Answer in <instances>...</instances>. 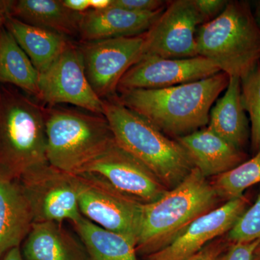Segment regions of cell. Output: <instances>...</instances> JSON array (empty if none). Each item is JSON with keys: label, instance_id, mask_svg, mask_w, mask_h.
<instances>
[{"label": "cell", "instance_id": "cell-2", "mask_svg": "<svg viewBox=\"0 0 260 260\" xmlns=\"http://www.w3.org/2000/svg\"><path fill=\"white\" fill-rule=\"evenodd\" d=\"M103 115L117 144L144 164L167 189L177 186L194 169L177 140L123 105L117 95L103 100Z\"/></svg>", "mask_w": 260, "mask_h": 260}, {"label": "cell", "instance_id": "cell-7", "mask_svg": "<svg viewBox=\"0 0 260 260\" xmlns=\"http://www.w3.org/2000/svg\"><path fill=\"white\" fill-rule=\"evenodd\" d=\"M31 210L34 223L70 220L74 223L80 213L78 175L44 164L18 179Z\"/></svg>", "mask_w": 260, "mask_h": 260}, {"label": "cell", "instance_id": "cell-11", "mask_svg": "<svg viewBox=\"0 0 260 260\" xmlns=\"http://www.w3.org/2000/svg\"><path fill=\"white\" fill-rule=\"evenodd\" d=\"M82 174L109 184L142 204L153 203L169 190L144 164L119 146L116 140L84 168L79 174Z\"/></svg>", "mask_w": 260, "mask_h": 260}, {"label": "cell", "instance_id": "cell-26", "mask_svg": "<svg viewBox=\"0 0 260 260\" xmlns=\"http://www.w3.org/2000/svg\"><path fill=\"white\" fill-rule=\"evenodd\" d=\"M232 243L260 240V192L255 203L246 209L227 234Z\"/></svg>", "mask_w": 260, "mask_h": 260}, {"label": "cell", "instance_id": "cell-16", "mask_svg": "<svg viewBox=\"0 0 260 260\" xmlns=\"http://www.w3.org/2000/svg\"><path fill=\"white\" fill-rule=\"evenodd\" d=\"M0 171V259L28 237L34 218L21 184Z\"/></svg>", "mask_w": 260, "mask_h": 260}, {"label": "cell", "instance_id": "cell-5", "mask_svg": "<svg viewBox=\"0 0 260 260\" xmlns=\"http://www.w3.org/2000/svg\"><path fill=\"white\" fill-rule=\"evenodd\" d=\"M196 47L198 56L229 77L245 76L260 61V29L249 3L228 2L220 15L198 28Z\"/></svg>", "mask_w": 260, "mask_h": 260}, {"label": "cell", "instance_id": "cell-31", "mask_svg": "<svg viewBox=\"0 0 260 260\" xmlns=\"http://www.w3.org/2000/svg\"><path fill=\"white\" fill-rule=\"evenodd\" d=\"M62 3L67 8L78 13H85L90 8L88 0H63Z\"/></svg>", "mask_w": 260, "mask_h": 260}, {"label": "cell", "instance_id": "cell-32", "mask_svg": "<svg viewBox=\"0 0 260 260\" xmlns=\"http://www.w3.org/2000/svg\"><path fill=\"white\" fill-rule=\"evenodd\" d=\"M88 2L91 10H101L109 8L112 0H88Z\"/></svg>", "mask_w": 260, "mask_h": 260}, {"label": "cell", "instance_id": "cell-6", "mask_svg": "<svg viewBox=\"0 0 260 260\" xmlns=\"http://www.w3.org/2000/svg\"><path fill=\"white\" fill-rule=\"evenodd\" d=\"M46 135L48 162L75 175L115 140L103 114L58 106L46 108Z\"/></svg>", "mask_w": 260, "mask_h": 260}, {"label": "cell", "instance_id": "cell-14", "mask_svg": "<svg viewBox=\"0 0 260 260\" xmlns=\"http://www.w3.org/2000/svg\"><path fill=\"white\" fill-rule=\"evenodd\" d=\"M243 195L201 215L189 223L169 245L147 256V260H186L215 239L228 234L247 209Z\"/></svg>", "mask_w": 260, "mask_h": 260}, {"label": "cell", "instance_id": "cell-34", "mask_svg": "<svg viewBox=\"0 0 260 260\" xmlns=\"http://www.w3.org/2000/svg\"><path fill=\"white\" fill-rule=\"evenodd\" d=\"M251 260H260V242L254 251L252 259Z\"/></svg>", "mask_w": 260, "mask_h": 260}, {"label": "cell", "instance_id": "cell-3", "mask_svg": "<svg viewBox=\"0 0 260 260\" xmlns=\"http://www.w3.org/2000/svg\"><path fill=\"white\" fill-rule=\"evenodd\" d=\"M36 99L0 83V171L16 179L48 164L46 108Z\"/></svg>", "mask_w": 260, "mask_h": 260}, {"label": "cell", "instance_id": "cell-15", "mask_svg": "<svg viewBox=\"0 0 260 260\" xmlns=\"http://www.w3.org/2000/svg\"><path fill=\"white\" fill-rule=\"evenodd\" d=\"M164 9L143 13L112 6L88 10L82 14L79 36L82 42H88L142 35L148 31Z\"/></svg>", "mask_w": 260, "mask_h": 260}, {"label": "cell", "instance_id": "cell-4", "mask_svg": "<svg viewBox=\"0 0 260 260\" xmlns=\"http://www.w3.org/2000/svg\"><path fill=\"white\" fill-rule=\"evenodd\" d=\"M220 200L197 168L161 198L144 204L136 251L147 256L164 249L189 223L215 209Z\"/></svg>", "mask_w": 260, "mask_h": 260}, {"label": "cell", "instance_id": "cell-23", "mask_svg": "<svg viewBox=\"0 0 260 260\" xmlns=\"http://www.w3.org/2000/svg\"><path fill=\"white\" fill-rule=\"evenodd\" d=\"M88 260H138L134 242L82 216L73 223Z\"/></svg>", "mask_w": 260, "mask_h": 260}, {"label": "cell", "instance_id": "cell-19", "mask_svg": "<svg viewBox=\"0 0 260 260\" xmlns=\"http://www.w3.org/2000/svg\"><path fill=\"white\" fill-rule=\"evenodd\" d=\"M22 254L24 260H88L83 243L54 221L32 223Z\"/></svg>", "mask_w": 260, "mask_h": 260}, {"label": "cell", "instance_id": "cell-17", "mask_svg": "<svg viewBox=\"0 0 260 260\" xmlns=\"http://www.w3.org/2000/svg\"><path fill=\"white\" fill-rule=\"evenodd\" d=\"M191 161L204 177H217L232 170L245 159V154L212 131L203 128L177 138Z\"/></svg>", "mask_w": 260, "mask_h": 260}, {"label": "cell", "instance_id": "cell-25", "mask_svg": "<svg viewBox=\"0 0 260 260\" xmlns=\"http://www.w3.org/2000/svg\"><path fill=\"white\" fill-rule=\"evenodd\" d=\"M242 104L251 121V145L257 151L260 146V61L241 78Z\"/></svg>", "mask_w": 260, "mask_h": 260}, {"label": "cell", "instance_id": "cell-27", "mask_svg": "<svg viewBox=\"0 0 260 260\" xmlns=\"http://www.w3.org/2000/svg\"><path fill=\"white\" fill-rule=\"evenodd\" d=\"M166 3L161 0H112L110 6L135 13H153L164 9Z\"/></svg>", "mask_w": 260, "mask_h": 260}, {"label": "cell", "instance_id": "cell-13", "mask_svg": "<svg viewBox=\"0 0 260 260\" xmlns=\"http://www.w3.org/2000/svg\"><path fill=\"white\" fill-rule=\"evenodd\" d=\"M220 72L216 64L200 56L186 59L143 56L122 77L117 92L169 88L205 79Z\"/></svg>", "mask_w": 260, "mask_h": 260}, {"label": "cell", "instance_id": "cell-30", "mask_svg": "<svg viewBox=\"0 0 260 260\" xmlns=\"http://www.w3.org/2000/svg\"><path fill=\"white\" fill-rule=\"evenodd\" d=\"M226 246V241L223 239H215L199 252L186 260H215L225 250Z\"/></svg>", "mask_w": 260, "mask_h": 260}, {"label": "cell", "instance_id": "cell-10", "mask_svg": "<svg viewBox=\"0 0 260 260\" xmlns=\"http://www.w3.org/2000/svg\"><path fill=\"white\" fill-rule=\"evenodd\" d=\"M37 99L49 107L70 104L87 112L103 114V100L89 83L79 47L73 43L49 69L39 73Z\"/></svg>", "mask_w": 260, "mask_h": 260}, {"label": "cell", "instance_id": "cell-24", "mask_svg": "<svg viewBox=\"0 0 260 260\" xmlns=\"http://www.w3.org/2000/svg\"><path fill=\"white\" fill-rule=\"evenodd\" d=\"M260 182V146L255 156L229 172L217 176L211 184L220 199L241 198L250 186Z\"/></svg>", "mask_w": 260, "mask_h": 260}, {"label": "cell", "instance_id": "cell-35", "mask_svg": "<svg viewBox=\"0 0 260 260\" xmlns=\"http://www.w3.org/2000/svg\"><path fill=\"white\" fill-rule=\"evenodd\" d=\"M254 18H255L256 23H257L258 26L260 29V5L256 8Z\"/></svg>", "mask_w": 260, "mask_h": 260}, {"label": "cell", "instance_id": "cell-18", "mask_svg": "<svg viewBox=\"0 0 260 260\" xmlns=\"http://www.w3.org/2000/svg\"><path fill=\"white\" fill-rule=\"evenodd\" d=\"M0 12L68 38L79 35L83 14L68 9L59 0L1 1Z\"/></svg>", "mask_w": 260, "mask_h": 260}, {"label": "cell", "instance_id": "cell-22", "mask_svg": "<svg viewBox=\"0 0 260 260\" xmlns=\"http://www.w3.org/2000/svg\"><path fill=\"white\" fill-rule=\"evenodd\" d=\"M39 73L13 34L0 22V83L16 87L37 99Z\"/></svg>", "mask_w": 260, "mask_h": 260}, {"label": "cell", "instance_id": "cell-20", "mask_svg": "<svg viewBox=\"0 0 260 260\" xmlns=\"http://www.w3.org/2000/svg\"><path fill=\"white\" fill-rule=\"evenodd\" d=\"M1 15L5 26L39 73L49 69L72 43L58 32L28 25L5 13Z\"/></svg>", "mask_w": 260, "mask_h": 260}, {"label": "cell", "instance_id": "cell-9", "mask_svg": "<svg viewBox=\"0 0 260 260\" xmlns=\"http://www.w3.org/2000/svg\"><path fill=\"white\" fill-rule=\"evenodd\" d=\"M78 176V204L82 215L106 230L127 238L136 245L144 204L90 176Z\"/></svg>", "mask_w": 260, "mask_h": 260}, {"label": "cell", "instance_id": "cell-28", "mask_svg": "<svg viewBox=\"0 0 260 260\" xmlns=\"http://www.w3.org/2000/svg\"><path fill=\"white\" fill-rule=\"evenodd\" d=\"M260 240L249 242L233 243L226 251H224L215 260H251Z\"/></svg>", "mask_w": 260, "mask_h": 260}, {"label": "cell", "instance_id": "cell-36", "mask_svg": "<svg viewBox=\"0 0 260 260\" xmlns=\"http://www.w3.org/2000/svg\"><path fill=\"white\" fill-rule=\"evenodd\" d=\"M2 20V15L0 14V22H1Z\"/></svg>", "mask_w": 260, "mask_h": 260}, {"label": "cell", "instance_id": "cell-8", "mask_svg": "<svg viewBox=\"0 0 260 260\" xmlns=\"http://www.w3.org/2000/svg\"><path fill=\"white\" fill-rule=\"evenodd\" d=\"M144 34L82 42L78 45L85 75L102 100L116 95L122 77L144 56Z\"/></svg>", "mask_w": 260, "mask_h": 260}, {"label": "cell", "instance_id": "cell-21", "mask_svg": "<svg viewBox=\"0 0 260 260\" xmlns=\"http://www.w3.org/2000/svg\"><path fill=\"white\" fill-rule=\"evenodd\" d=\"M242 104L241 78L230 77L226 91L210 112L212 131L241 149L248 139V120Z\"/></svg>", "mask_w": 260, "mask_h": 260}, {"label": "cell", "instance_id": "cell-12", "mask_svg": "<svg viewBox=\"0 0 260 260\" xmlns=\"http://www.w3.org/2000/svg\"><path fill=\"white\" fill-rule=\"evenodd\" d=\"M169 3L144 34L143 56L169 59L198 56V26L206 23V20L197 9L193 0H174Z\"/></svg>", "mask_w": 260, "mask_h": 260}, {"label": "cell", "instance_id": "cell-33", "mask_svg": "<svg viewBox=\"0 0 260 260\" xmlns=\"http://www.w3.org/2000/svg\"><path fill=\"white\" fill-rule=\"evenodd\" d=\"M2 260H24V259L20 247H16L8 251Z\"/></svg>", "mask_w": 260, "mask_h": 260}, {"label": "cell", "instance_id": "cell-1", "mask_svg": "<svg viewBox=\"0 0 260 260\" xmlns=\"http://www.w3.org/2000/svg\"><path fill=\"white\" fill-rule=\"evenodd\" d=\"M230 77L220 72L205 79L169 88L135 89L119 93V102L164 134L178 138L208 124L214 102Z\"/></svg>", "mask_w": 260, "mask_h": 260}, {"label": "cell", "instance_id": "cell-29", "mask_svg": "<svg viewBox=\"0 0 260 260\" xmlns=\"http://www.w3.org/2000/svg\"><path fill=\"white\" fill-rule=\"evenodd\" d=\"M193 3L206 23L220 15L228 4L225 0H193Z\"/></svg>", "mask_w": 260, "mask_h": 260}]
</instances>
